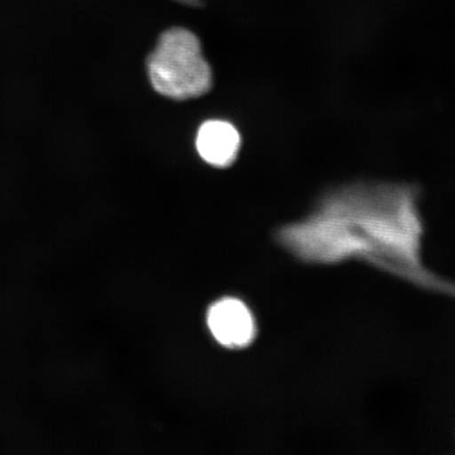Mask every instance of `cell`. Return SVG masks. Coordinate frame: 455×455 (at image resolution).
<instances>
[{
  "label": "cell",
  "mask_w": 455,
  "mask_h": 455,
  "mask_svg": "<svg viewBox=\"0 0 455 455\" xmlns=\"http://www.w3.org/2000/svg\"><path fill=\"white\" fill-rule=\"evenodd\" d=\"M424 220L412 188L361 180L332 188L308 214L278 230V243L304 263L361 260L428 291L455 297V283L424 265Z\"/></svg>",
  "instance_id": "6da1fadb"
},
{
  "label": "cell",
  "mask_w": 455,
  "mask_h": 455,
  "mask_svg": "<svg viewBox=\"0 0 455 455\" xmlns=\"http://www.w3.org/2000/svg\"><path fill=\"white\" fill-rule=\"evenodd\" d=\"M147 69L156 92L176 100L198 98L212 85V68L204 60L201 43L184 28L163 34L148 57Z\"/></svg>",
  "instance_id": "7a4b0ae2"
},
{
  "label": "cell",
  "mask_w": 455,
  "mask_h": 455,
  "mask_svg": "<svg viewBox=\"0 0 455 455\" xmlns=\"http://www.w3.org/2000/svg\"><path fill=\"white\" fill-rule=\"evenodd\" d=\"M241 138L235 126L225 121H208L199 128L196 148L204 162L218 168L235 163Z\"/></svg>",
  "instance_id": "277c9868"
},
{
  "label": "cell",
  "mask_w": 455,
  "mask_h": 455,
  "mask_svg": "<svg viewBox=\"0 0 455 455\" xmlns=\"http://www.w3.org/2000/svg\"><path fill=\"white\" fill-rule=\"evenodd\" d=\"M207 323L214 339L227 348H243L255 338L256 325L251 311L235 298L215 301L208 310Z\"/></svg>",
  "instance_id": "3957f363"
}]
</instances>
